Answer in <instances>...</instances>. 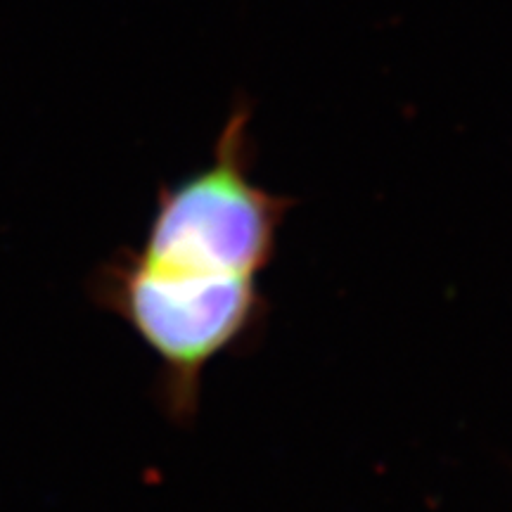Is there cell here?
<instances>
[{
    "instance_id": "1",
    "label": "cell",
    "mask_w": 512,
    "mask_h": 512,
    "mask_svg": "<svg viewBox=\"0 0 512 512\" xmlns=\"http://www.w3.org/2000/svg\"><path fill=\"white\" fill-rule=\"evenodd\" d=\"M252 107L238 100L211 162L162 185L143 240L93 271L91 297L155 356V396L188 427L216 358L259 342L268 318L261 278L278 254L294 200L254 181Z\"/></svg>"
}]
</instances>
